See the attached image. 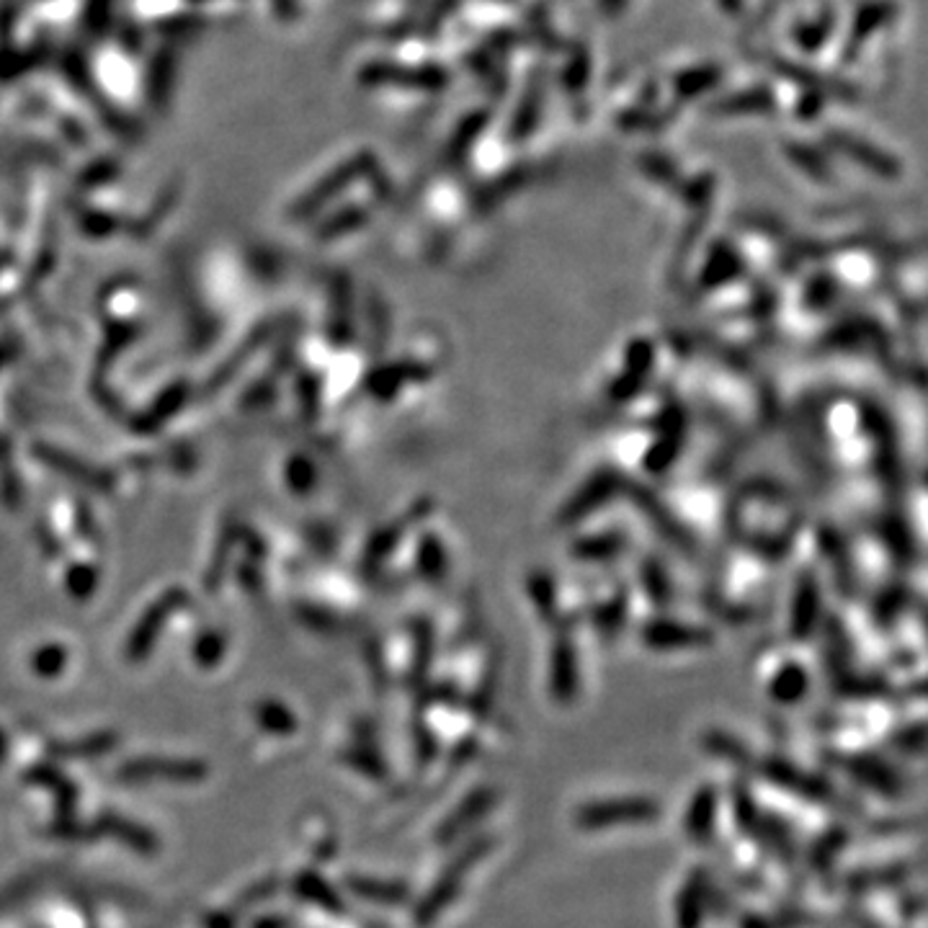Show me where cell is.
<instances>
[{"mask_svg": "<svg viewBox=\"0 0 928 928\" xmlns=\"http://www.w3.org/2000/svg\"><path fill=\"white\" fill-rule=\"evenodd\" d=\"M712 812H715V802L709 800V794H704V797H699V800L694 802L689 828L696 836H707L709 823H712Z\"/></svg>", "mask_w": 928, "mask_h": 928, "instance_id": "4", "label": "cell"}, {"mask_svg": "<svg viewBox=\"0 0 928 928\" xmlns=\"http://www.w3.org/2000/svg\"><path fill=\"white\" fill-rule=\"evenodd\" d=\"M658 815V807L650 800H611V802H596L588 805L578 812V823L583 828H609L617 823H637V820H650Z\"/></svg>", "mask_w": 928, "mask_h": 928, "instance_id": "1", "label": "cell"}, {"mask_svg": "<svg viewBox=\"0 0 928 928\" xmlns=\"http://www.w3.org/2000/svg\"><path fill=\"white\" fill-rule=\"evenodd\" d=\"M833 140H836L838 150H843L849 158H854L856 163H861L869 171L880 173V176H895L898 173V163L890 155L882 153V150L869 145V142L859 140V137L849 135V132H833Z\"/></svg>", "mask_w": 928, "mask_h": 928, "instance_id": "2", "label": "cell"}, {"mask_svg": "<svg viewBox=\"0 0 928 928\" xmlns=\"http://www.w3.org/2000/svg\"><path fill=\"white\" fill-rule=\"evenodd\" d=\"M717 75H720V70H715V68L691 70V73L678 78V91H684L686 96H694V93H699V91H707V88L715 86Z\"/></svg>", "mask_w": 928, "mask_h": 928, "instance_id": "3", "label": "cell"}, {"mask_svg": "<svg viewBox=\"0 0 928 928\" xmlns=\"http://www.w3.org/2000/svg\"><path fill=\"white\" fill-rule=\"evenodd\" d=\"M624 3H627V0H601V6H604V11H609V13L622 11Z\"/></svg>", "mask_w": 928, "mask_h": 928, "instance_id": "5", "label": "cell"}]
</instances>
